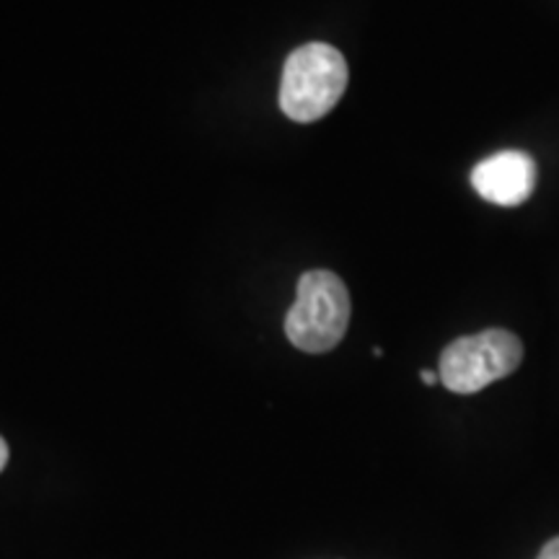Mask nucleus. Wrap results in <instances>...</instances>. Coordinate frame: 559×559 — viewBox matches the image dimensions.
<instances>
[{"label":"nucleus","mask_w":559,"mask_h":559,"mask_svg":"<svg viewBox=\"0 0 559 559\" xmlns=\"http://www.w3.org/2000/svg\"><path fill=\"white\" fill-rule=\"evenodd\" d=\"M345 88L347 62L342 52L324 41H311L285 60L280 109L293 122H317L337 107Z\"/></svg>","instance_id":"f257e3e1"},{"label":"nucleus","mask_w":559,"mask_h":559,"mask_svg":"<svg viewBox=\"0 0 559 559\" xmlns=\"http://www.w3.org/2000/svg\"><path fill=\"white\" fill-rule=\"evenodd\" d=\"M349 293L330 270H311L298 280L296 304L285 317V334L304 353H330L349 326Z\"/></svg>","instance_id":"f03ea898"},{"label":"nucleus","mask_w":559,"mask_h":559,"mask_svg":"<svg viewBox=\"0 0 559 559\" xmlns=\"http://www.w3.org/2000/svg\"><path fill=\"white\" fill-rule=\"evenodd\" d=\"M523 360V345L508 330H485L453 340L440 353V383L453 394H477L489 383L508 379Z\"/></svg>","instance_id":"7ed1b4c3"},{"label":"nucleus","mask_w":559,"mask_h":559,"mask_svg":"<svg viewBox=\"0 0 559 559\" xmlns=\"http://www.w3.org/2000/svg\"><path fill=\"white\" fill-rule=\"evenodd\" d=\"M536 164L523 151L495 153L474 166L472 187L481 200L492 205H523L536 190Z\"/></svg>","instance_id":"20e7f679"},{"label":"nucleus","mask_w":559,"mask_h":559,"mask_svg":"<svg viewBox=\"0 0 559 559\" xmlns=\"http://www.w3.org/2000/svg\"><path fill=\"white\" fill-rule=\"evenodd\" d=\"M536 559H559V536L544 544V549L539 551V557Z\"/></svg>","instance_id":"39448f33"},{"label":"nucleus","mask_w":559,"mask_h":559,"mask_svg":"<svg viewBox=\"0 0 559 559\" xmlns=\"http://www.w3.org/2000/svg\"><path fill=\"white\" fill-rule=\"evenodd\" d=\"M419 379H423V383H428V386H436V383L440 381V376L436 373V370H419Z\"/></svg>","instance_id":"423d86ee"},{"label":"nucleus","mask_w":559,"mask_h":559,"mask_svg":"<svg viewBox=\"0 0 559 559\" xmlns=\"http://www.w3.org/2000/svg\"><path fill=\"white\" fill-rule=\"evenodd\" d=\"M5 464H9V443L0 438V472L5 469Z\"/></svg>","instance_id":"0eeeda50"}]
</instances>
